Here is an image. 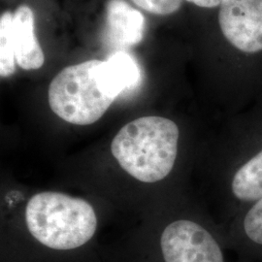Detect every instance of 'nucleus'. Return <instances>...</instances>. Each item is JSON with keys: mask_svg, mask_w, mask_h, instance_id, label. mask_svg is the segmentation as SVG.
I'll list each match as a JSON object with an SVG mask.
<instances>
[{"mask_svg": "<svg viewBox=\"0 0 262 262\" xmlns=\"http://www.w3.org/2000/svg\"><path fill=\"white\" fill-rule=\"evenodd\" d=\"M181 131L172 120L149 116L128 122L111 144L113 157L125 172L144 183L166 178L178 158Z\"/></svg>", "mask_w": 262, "mask_h": 262, "instance_id": "f257e3e1", "label": "nucleus"}, {"mask_svg": "<svg viewBox=\"0 0 262 262\" xmlns=\"http://www.w3.org/2000/svg\"><path fill=\"white\" fill-rule=\"evenodd\" d=\"M28 231L52 250H74L88 243L97 228L93 206L84 199L45 191L30 198L26 209Z\"/></svg>", "mask_w": 262, "mask_h": 262, "instance_id": "f03ea898", "label": "nucleus"}, {"mask_svg": "<svg viewBox=\"0 0 262 262\" xmlns=\"http://www.w3.org/2000/svg\"><path fill=\"white\" fill-rule=\"evenodd\" d=\"M224 190L228 222L262 199V122H237L226 140Z\"/></svg>", "mask_w": 262, "mask_h": 262, "instance_id": "7ed1b4c3", "label": "nucleus"}, {"mask_svg": "<svg viewBox=\"0 0 262 262\" xmlns=\"http://www.w3.org/2000/svg\"><path fill=\"white\" fill-rule=\"evenodd\" d=\"M100 60L92 59L63 68L49 86L51 110L63 121L89 125L102 118L114 102L104 94L96 78Z\"/></svg>", "mask_w": 262, "mask_h": 262, "instance_id": "20e7f679", "label": "nucleus"}, {"mask_svg": "<svg viewBox=\"0 0 262 262\" xmlns=\"http://www.w3.org/2000/svg\"><path fill=\"white\" fill-rule=\"evenodd\" d=\"M160 249L164 262H225L215 236L191 219H178L166 225Z\"/></svg>", "mask_w": 262, "mask_h": 262, "instance_id": "39448f33", "label": "nucleus"}, {"mask_svg": "<svg viewBox=\"0 0 262 262\" xmlns=\"http://www.w3.org/2000/svg\"><path fill=\"white\" fill-rule=\"evenodd\" d=\"M219 25L225 39L238 51L262 52V0H224Z\"/></svg>", "mask_w": 262, "mask_h": 262, "instance_id": "423d86ee", "label": "nucleus"}, {"mask_svg": "<svg viewBox=\"0 0 262 262\" xmlns=\"http://www.w3.org/2000/svg\"><path fill=\"white\" fill-rule=\"evenodd\" d=\"M145 18L124 0H108L105 9V41L111 47H132L144 37Z\"/></svg>", "mask_w": 262, "mask_h": 262, "instance_id": "0eeeda50", "label": "nucleus"}, {"mask_svg": "<svg viewBox=\"0 0 262 262\" xmlns=\"http://www.w3.org/2000/svg\"><path fill=\"white\" fill-rule=\"evenodd\" d=\"M15 58L24 70H35L45 61L44 52L34 29V14L28 5H20L13 15L12 25Z\"/></svg>", "mask_w": 262, "mask_h": 262, "instance_id": "6e6552de", "label": "nucleus"}, {"mask_svg": "<svg viewBox=\"0 0 262 262\" xmlns=\"http://www.w3.org/2000/svg\"><path fill=\"white\" fill-rule=\"evenodd\" d=\"M96 78L104 94L116 99L123 92L135 88L141 79L140 67L127 53L120 51L100 60Z\"/></svg>", "mask_w": 262, "mask_h": 262, "instance_id": "1a4fd4ad", "label": "nucleus"}, {"mask_svg": "<svg viewBox=\"0 0 262 262\" xmlns=\"http://www.w3.org/2000/svg\"><path fill=\"white\" fill-rule=\"evenodd\" d=\"M228 223L237 239L241 238L245 243L262 249V199Z\"/></svg>", "mask_w": 262, "mask_h": 262, "instance_id": "9d476101", "label": "nucleus"}, {"mask_svg": "<svg viewBox=\"0 0 262 262\" xmlns=\"http://www.w3.org/2000/svg\"><path fill=\"white\" fill-rule=\"evenodd\" d=\"M14 13L6 11L0 17V75L7 78L16 71L12 25Z\"/></svg>", "mask_w": 262, "mask_h": 262, "instance_id": "9b49d317", "label": "nucleus"}, {"mask_svg": "<svg viewBox=\"0 0 262 262\" xmlns=\"http://www.w3.org/2000/svg\"><path fill=\"white\" fill-rule=\"evenodd\" d=\"M147 12L166 16L176 13L182 6L183 0H131Z\"/></svg>", "mask_w": 262, "mask_h": 262, "instance_id": "f8f14e48", "label": "nucleus"}, {"mask_svg": "<svg viewBox=\"0 0 262 262\" xmlns=\"http://www.w3.org/2000/svg\"><path fill=\"white\" fill-rule=\"evenodd\" d=\"M201 8H215L220 7L224 0H186Z\"/></svg>", "mask_w": 262, "mask_h": 262, "instance_id": "ddd939ff", "label": "nucleus"}]
</instances>
